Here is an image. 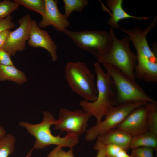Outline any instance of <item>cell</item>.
Returning a JSON list of instances; mask_svg holds the SVG:
<instances>
[{"mask_svg": "<svg viewBox=\"0 0 157 157\" xmlns=\"http://www.w3.org/2000/svg\"><path fill=\"white\" fill-rule=\"evenodd\" d=\"M157 17L144 29L138 27L131 28H121L128 35L135 47L137 57L134 71L136 78L147 82H157V58L156 53L150 48L147 40L148 33L156 24Z\"/></svg>", "mask_w": 157, "mask_h": 157, "instance_id": "obj_1", "label": "cell"}, {"mask_svg": "<svg viewBox=\"0 0 157 157\" xmlns=\"http://www.w3.org/2000/svg\"><path fill=\"white\" fill-rule=\"evenodd\" d=\"M94 67L97 91L96 99L92 102L82 100L79 104L83 110L95 118L98 123L102 120L111 108L115 106L117 92L110 77L100 64L96 63Z\"/></svg>", "mask_w": 157, "mask_h": 157, "instance_id": "obj_2", "label": "cell"}, {"mask_svg": "<svg viewBox=\"0 0 157 157\" xmlns=\"http://www.w3.org/2000/svg\"><path fill=\"white\" fill-rule=\"evenodd\" d=\"M42 122L38 124H31L22 121L19 123V126L24 128L27 132L35 138L33 148L42 149L52 145L62 147L73 148L79 142V137L73 134L67 133L63 137L60 135L54 136L52 133L51 126L56 123L57 120L48 111H44Z\"/></svg>", "mask_w": 157, "mask_h": 157, "instance_id": "obj_3", "label": "cell"}, {"mask_svg": "<svg viewBox=\"0 0 157 157\" xmlns=\"http://www.w3.org/2000/svg\"><path fill=\"white\" fill-rule=\"evenodd\" d=\"M65 79L71 90L85 101L96 99L97 91L94 74L81 61L68 62L64 69Z\"/></svg>", "mask_w": 157, "mask_h": 157, "instance_id": "obj_4", "label": "cell"}, {"mask_svg": "<svg viewBox=\"0 0 157 157\" xmlns=\"http://www.w3.org/2000/svg\"><path fill=\"white\" fill-rule=\"evenodd\" d=\"M112 39L110 50L97 60L98 63L108 64L117 68L131 79L135 81L134 71L136 66L137 57L130 47L128 37L118 39L112 28L110 31Z\"/></svg>", "mask_w": 157, "mask_h": 157, "instance_id": "obj_5", "label": "cell"}, {"mask_svg": "<svg viewBox=\"0 0 157 157\" xmlns=\"http://www.w3.org/2000/svg\"><path fill=\"white\" fill-rule=\"evenodd\" d=\"M110 77L117 92L116 105L138 102L157 103L133 80L114 66L103 64Z\"/></svg>", "mask_w": 157, "mask_h": 157, "instance_id": "obj_6", "label": "cell"}, {"mask_svg": "<svg viewBox=\"0 0 157 157\" xmlns=\"http://www.w3.org/2000/svg\"><path fill=\"white\" fill-rule=\"evenodd\" d=\"M63 33L69 37L77 46L91 53L97 60L106 53L112 46V39L109 32L89 30L74 31L66 29Z\"/></svg>", "mask_w": 157, "mask_h": 157, "instance_id": "obj_7", "label": "cell"}, {"mask_svg": "<svg viewBox=\"0 0 157 157\" xmlns=\"http://www.w3.org/2000/svg\"><path fill=\"white\" fill-rule=\"evenodd\" d=\"M147 103L143 101L130 103L112 107L104 116V119L87 130L86 140H94L99 135L116 128L132 111L145 105Z\"/></svg>", "mask_w": 157, "mask_h": 157, "instance_id": "obj_8", "label": "cell"}, {"mask_svg": "<svg viewBox=\"0 0 157 157\" xmlns=\"http://www.w3.org/2000/svg\"><path fill=\"white\" fill-rule=\"evenodd\" d=\"M92 116L83 110H72L62 108L59 111L58 119L53 129L79 137L86 131L88 122Z\"/></svg>", "mask_w": 157, "mask_h": 157, "instance_id": "obj_9", "label": "cell"}, {"mask_svg": "<svg viewBox=\"0 0 157 157\" xmlns=\"http://www.w3.org/2000/svg\"><path fill=\"white\" fill-rule=\"evenodd\" d=\"M31 20L28 14L24 15L19 20V27L10 32L2 48L10 56H14L17 51L25 49L26 41L30 37Z\"/></svg>", "mask_w": 157, "mask_h": 157, "instance_id": "obj_10", "label": "cell"}, {"mask_svg": "<svg viewBox=\"0 0 157 157\" xmlns=\"http://www.w3.org/2000/svg\"><path fill=\"white\" fill-rule=\"evenodd\" d=\"M145 105L132 111L116 128L124 131L132 137L148 131Z\"/></svg>", "mask_w": 157, "mask_h": 157, "instance_id": "obj_11", "label": "cell"}, {"mask_svg": "<svg viewBox=\"0 0 157 157\" xmlns=\"http://www.w3.org/2000/svg\"><path fill=\"white\" fill-rule=\"evenodd\" d=\"M28 44L32 47H40L45 49L50 53L53 62L57 60L56 45L48 32L41 29L36 21L33 19H32L31 21Z\"/></svg>", "mask_w": 157, "mask_h": 157, "instance_id": "obj_12", "label": "cell"}, {"mask_svg": "<svg viewBox=\"0 0 157 157\" xmlns=\"http://www.w3.org/2000/svg\"><path fill=\"white\" fill-rule=\"evenodd\" d=\"M45 1V10L42 19L39 23V26L43 28L51 25L55 29L63 32L70 25V23L64 15L59 12L58 7V1Z\"/></svg>", "mask_w": 157, "mask_h": 157, "instance_id": "obj_13", "label": "cell"}, {"mask_svg": "<svg viewBox=\"0 0 157 157\" xmlns=\"http://www.w3.org/2000/svg\"><path fill=\"white\" fill-rule=\"evenodd\" d=\"M132 137L124 131L115 128L99 136L93 148L97 151L107 145H114L127 151L129 149Z\"/></svg>", "mask_w": 157, "mask_h": 157, "instance_id": "obj_14", "label": "cell"}, {"mask_svg": "<svg viewBox=\"0 0 157 157\" xmlns=\"http://www.w3.org/2000/svg\"><path fill=\"white\" fill-rule=\"evenodd\" d=\"M107 6L111 10V17L107 22L108 24L112 28L118 29L120 28L119 22L127 19H134L139 20L148 19L147 17H137L129 14L122 7V0H108L106 1Z\"/></svg>", "mask_w": 157, "mask_h": 157, "instance_id": "obj_15", "label": "cell"}, {"mask_svg": "<svg viewBox=\"0 0 157 157\" xmlns=\"http://www.w3.org/2000/svg\"><path fill=\"white\" fill-rule=\"evenodd\" d=\"M140 147H147L157 149V134L147 131L132 137L129 149H133Z\"/></svg>", "mask_w": 157, "mask_h": 157, "instance_id": "obj_16", "label": "cell"}, {"mask_svg": "<svg viewBox=\"0 0 157 157\" xmlns=\"http://www.w3.org/2000/svg\"><path fill=\"white\" fill-rule=\"evenodd\" d=\"M8 80L21 84L27 81L25 74L14 65H0V81Z\"/></svg>", "mask_w": 157, "mask_h": 157, "instance_id": "obj_17", "label": "cell"}, {"mask_svg": "<svg viewBox=\"0 0 157 157\" xmlns=\"http://www.w3.org/2000/svg\"><path fill=\"white\" fill-rule=\"evenodd\" d=\"M145 106L148 131L157 134V103L147 102Z\"/></svg>", "mask_w": 157, "mask_h": 157, "instance_id": "obj_18", "label": "cell"}, {"mask_svg": "<svg viewBox=\"0 0 157 157\" xmlns=\"http://www.w3.org/2000/svg\"><path fill=\"white\" fill-rule=\"evenodd\" d=\"M15 140L11 134H6L0 138V157H8L13 153Z\"/></svg>", "mask_w": 157, "mask_h": 157, "instance_id": "obj_19", "label": "cell"}, {"mask_svg": "<svg viewBox=\"0 0 157 157\" xmlns=\"http://www.w3.org/2000/svg\"><path fill=\"white\" fill-rule=\"evenodd\" d=\"M64 15L68 19L72 12L75 11L81 12L88 4L87 0H63Z\"/></svg>", "mask_w": 157, "mask_h": 157, "instance_id": "obj_20", "label": "cell"}, {"mask_svg": "<svg viewBox=\"0 0 157 157\" xmlns=\"http://www.w3.org/2000/svg\"><path fill=\"white\" fill-rule=\"evenodd\" d=\"M19 5H22L26 8L36 12L42 16L45 10V0H14Z\"/></svg>", "mask_w": 157, "mask_h": 157, "instance_id": "obj_21", "label": "cell"}, {"mask_svg": "<svg viewBox=\"0 0 157 157\" xmlns=\"http://www.w3.org/2000/svg\"><path fill=\"white\" fill-rule=\"evenodd\" d=\"M19 5L14 1L4 0L0 2V19L10 15L13 12L16 10Z\"/></svg>", "mask_w": 157, "mask_h": 157, "instance_id": "obj_22", "label": "cell"}, {"mask_svg": "<svg viewBox=\"0 0 157 157\" xmlns=\"http://www.w3.org/2000/svg\"><path fill=\"white\" fill-rule=\"evenodd\" d=\"M62 147L56 146L48 154L47 157H76L74 154L73 148L67 151H64Z\"/></svg>", "mask_w": 157, "mask_h": 157, "instance_id": "obj_23", "label": "cell"}, {"mask_svg": "<svg viewBox=\"0 0 157 157\" xmlns=\"http://www.w3.org/2000/svg\"><path fill=\"white\" fill-rule=\"evenodd\" d=\"M131 157H154V150L147 147H140L132 149Z\"/></svg>", "mask_w": 157, "mask_h": 157, "instance_id": "obj_24", "label": "cell"}, {"mask_svg": "<svg viewBox=\"0 0 157 157\" xmlns=\"http://www.w3.org/2000/svg\"><path fill=\"white\" fill-rule=\"evenodd\" d=\"M13 17L10 15L0 19V33L7 30L14 28L15 24L12 21Z\"/></svg>", "mask_w": 157, "mask_h": 157, "instance_id": "obj_25", "label": "cell"}, {"mask_svg": "<svg viewBox=\"0 0 157 157\" xmlns=\"http://www.w3.org/2000/svg\"><path fill=\"white\" fill-rule=\"evenodd\" d=\"M10 55L2 49H0V65H14Z\"/></svg>", "mask_w": 157, "mask_h": 157, "instance_id": "obj_26", "label": "cell"}, {"mask_svg": "<svg viewBox=\"0 0 157 157\" xmlns=\"http://www.w3.org/2000/svg\"><path fill=\"white\" fill-rule=\"evenodd\" d=\"M104 147L106 155L109 157H115L118 152L122 149L114 145H109Z\"/></svg>", "mask_w": 157, "mask_h": 157, "instance_id": "obj_27", "label": "cell"}, {"mask_svg": "<svg viewBox=\"0 0 157 157\" xmlns=\"http://www.w3.org/2000/svg\"><path fill=\"white\" fill-rule=\"evenodd\" d=\"M10 30H7L0 33V49H1L4 45Z\"/></svg>", "mask_w": 157, "mask_h": 157, "instance_id": "obj_28", "label": "cell"}, {"mask_svg": "<svg viewBox=\"0 0 157 157\" xmlns=\"http://www.w3.org/2000/svg\"><path fill=\"white\" fill-rule=\"evenodd\" d=\"M115 157H131L127 153L126 151L122 149L117 154Z\"/></svg>", "mask_w": 157, "mask_h": 157, "instance_id": "obj_29", "label": "cell"}, {"mask_svg": "<svg viewBox=\"0 0 157 157\" xmlns=\"http://www.w3.org/2000/svg\"><path fill=\"white\" fill-rule=\"evenodd\" d=\"M97 151V153L96 157H104L106 155L104 147L101 148Z\"/></svg>", "mask_w": 157, "mask_h": 157, "instance_id": "obj_30", "label": "cell"}, {"mask_svg": "<svg viewBox=\"0 0 157 157\" xmlns=\"http://www.w3.org/2000/svg\"><path fill=\"white\" fill-rule=\"evenodd\" d=\"M6 134V131L5 129L0 126V138Z\"/></svg>", "mask_w": 157, "mask_h": 157, "instance_id": "obj_31", "label": "cell"}, {"mask_svg": "<svg viewBox=\"0 0 157 157\" xmlns=\"http://www.w3.org/2000/svg\"><path fill=\"white\" fill-rule=\"evenodd\" d=\"M34 149L33 148L27 154L25 157H31L32 152Z\"/></svg>", "mask_w": 157, "mask_h": 157, "instance_id": "obj_32", "label": "cell"}, {"mask_svg": "<svg viewBox=\"0 0 157 157\" xmlns=\"http://www.w3.org/2000/svg\"><path fill=\"white\" fill-rule=\"evenodd\" d=\"M104 157H108V156H106V155H105L104 156Z\"/></svg>", "mask_w": 157, "mask_h": 157, "instance_id": "obj_33", "label": "cell"}]
</instances>
